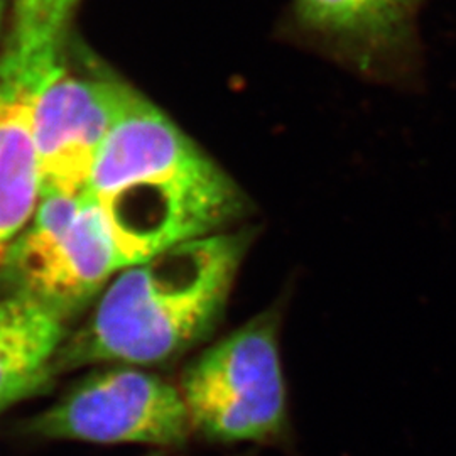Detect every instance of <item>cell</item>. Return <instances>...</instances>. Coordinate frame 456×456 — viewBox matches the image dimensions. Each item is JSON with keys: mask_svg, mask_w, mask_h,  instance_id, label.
I'll use <instances>...</instances> for the list:
<instances>
[{"mask_svg": "<svg viewBox=\"0 0 456 456\" xmlns=\"http://www.w3.org/2000/svg\"><path fill=\"white\" fill-rule=\"evenodd\" d=\"M85 195L126 264L232 227L245 198L227 173L141 94L100 152Z\"/></svg>", "mask_w": 456, "mask_h": 456, "instance_id": "6da1fadb", "label": "cell"}, {"mask_svg": "<svg viewBox=\"0 0 456 456\" xmlns=\"http://www.w3.org/2000/svg\"><path fill=\"white\" fill-rule=\"evenodd\" d=\"M248 244V232L225 230L120 271L98 294L88 320L68 335L58 374L100 363L159 367L207 342Z\"/></svg>", "mask_w": 456, "mask_h": 456, "instance_id": "7a4b0ae2", "label": "cell"}, {"mask_svg": "<svg viewBox=\"0 0 456 456\" xmlns=\"http://www.w3.org/2000/svg\"><path fill=\"white\" fill-rule=\"evenodd\" d=\"M82 0H11L0 48V269L41 201L36 117L49 83L65 68Z\"/></svg>", "mask_w": 456, "mask_h": 456, "instance_id": "3957f363", "label": "cell"}, {"mask_svg": "<svg viewBox=\"0 0 456 456\" xmlns=\"http://www.w3.org/2000/svg\"><path fill=\"white\" fill-rule=\"evenodd\" d=\"M191 426L220 443L267 441L288 424L277 320L265 313L198 354L181 375Z\"/></svg>", "mask_w": 456, "mask_h": 456, "instance_id": "277c9868", "label": "cell"}, {"mask_svg": "<svg viewBox=\"0 0 456 456\" xmlns=\"http://www.w3.org/2000/svg\"><path fill=\"white\" fill-rule=\"evenodd\" d=\"M126 269L97 205L86 195L43 198L11 245L0 281L68 322Z\"/></svg>", "mask_w": 456, "mask_h": 456, "instance_id": "5b68a950", "label": "cell"}, {"mask_svg": "<svg viewBox=\"0 0 456 456\" xmlns=\"http://www.w3.org/2000/svg\"><path fill=\"white\" fill-rule=\"evenodd\" d=\"M191 419L178 387L144 367L112 365L73 384L20 426L33 440L180 448Z\"/></svg>", "mask_w": 456, "mask_h": 456, "instance_id": "8992f818", "label": "cell"}, {"mask_svg": "<svg viewBox=\"0 0 456 456\" xmlns=\"http://www.w3.org/2000/svg\"><path fill=\"white\" fill-rule=\"evenodd\" d=\"M137 95L115 77L80 75L65 65L36 117L41 200L86 193L102 149Z\"/></svg>", "mask_w": 456, "mask_h": 456, "instance_id": "52a82bcc", "label": "cell"}, {"mask_svg": "<svg viewBox=\"0 0 456 456\" xmlns=\"http://www.w3.org/2000/svg\"><path fill=\"white\" fill-rule=\"evenodd\" d=\"M68 320L33 297H0V412L53 387Z\"/></svg>", "mask_w": 456, "mask_h": 456, "instance_id": "ba28073f", "label": "cell"}, {"mask_svg": "<svg viewBox=\"0 0 456 456\" xmlns=\"http://www.w3.org/2000/svg\"><path fill=\"white\" fill-rule=\"evenodd\" d=\"M414 0H294L297 22L310 33L372 58L399 41Z\"/></svg>", "mask_w": 456, "mask_h": 456, "instance_id": "9c48e42d", "label": "cell"}, {"mask_svg": "<svg viewBox=\"0 0 456 456\" xmlns=\"http://www.w3.org/2000/svg\"><path fill=\"white\" fill-rule=\"evenodd\" d=\"M4 11H5V0H0V26H2V17H4Z\"/></svg>", "mask_w": 456, "mask_h": 456, "instance_id": "30bf717a", "label": "cell"}]
</instances>
